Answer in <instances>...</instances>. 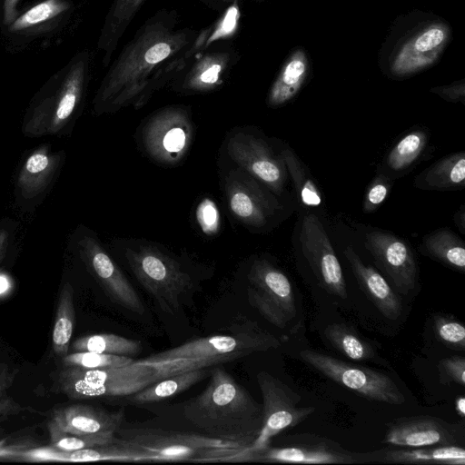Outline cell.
I'll use <instances>...</instances> for the list:
<instances>
[{"instance_id": "obj_1", "label": "cell", "mask_w": 465, "mask_h": 465, "mask_svg": "<svg viewBox=\"0 0 465 465\" xmlns=\"http://www.w3.org/2000/svg\"><path fill=\"white\" fill-rule=\"evenodd\" d=\"M195 37L192 29L178 28L174 11H158L109 67L94 96V112L114 113L130 104L143 107L194 56L190 46Z\"/></svg>"}, {"instance_id": "obj_2", "label": "cell", "mask_w": 465, "mask_h": 465, "mask_svg": "<svg viewBox=\"0 0 465 465\" xmlns=\"http://www.w3.org/2000/svg\"><path fill=\"white\" fill-rule=\"evenodd\" d=\"M181 410L196 431L248 450L262 427V405L223 367L211 368L207 387Z\"/></svg>"}, {"instance_id": "obj_3", "label": "cell", "mask_w": 465, "mask_h": 465, "mask_svg": "<svg viewBox=\"0 0 465 465\" xmlns=\"http://www.w3.org/2000/svg\"><path fill=\"white\" fill-rule=\"evenodd\" d=\"M281 340L248 321L232 326L230 334H216L188 341L135 361L153 371V382L170 376L230 362L254 352L278 348Z\"/></svg>"}, {"instance_id": "obj_4", "label": "cell", "mask_w": 465, "mask_h": 465, "mask_svg": "<svg viewBox=\"0 0 465 465\" xmlns=\"http://www.w3.org/2000/svg\"><path fill=\"white\" fill-rule=\"evenodd\" d=\"M114 440L150 456L151 462H236L248 449L232 441L214 439L196 430L167 429L153 422L125 424Z\"/></svg>"}, {"instance_id": "obj_5", "label": "cell", "mask_w": 465, "mask_h": 465, "mask_svg": "<svg viewBox=\"0 0 465 465\" xmlns=\"http://www.w3.org/2000/svg\"><path fill=\"white\" fill-rule=\"evenodd\" d=\"M90 55L78 53L67 64L57 85L38 97L30 106L23 124L29 137L57 134L72 119L84 92L89 73Z\"/></svg>"}, {"instance_id": "obj_6", "label": "cell", "mask_w": 465, "mask_h": 465, "mask_svg": "<svg viewBox=\"0 0 465 465\" xmlns=\"http://www.w3.org/2000/svg\"><path fill=\"white\" fill-rule=\"evenodd\" d=\"M125 259L137 281L157 305L165 312L174 313L181 297L193 284L191 275L179 262L150 243L128 246Z\"/></svg>"}, {"instance_id": "obj_7", "label": "cell", "mask_w": 465, "mask_h": 465, "mask_svg": "<svg viewBox=\"0 0 465 465\" xmlns=\"http://www.w3.org/2000/svg\"><path fill=\"white\" fill-rule=\"evenodd\" d=\"M153 371L135 361L121 367L84 369L64 366L58 390L70 399L130 396L153 383Z\"/></svg>"}, {"instance_id": "obj_8", "label": "cell", "mask_w": 465, "mask_h": 465, "mask_svg": "<svg viewBox=\"0 0 465 465\" xmlns=\"http://www.w3.org/2000/svg\"><path fill=\"white\" fill-rule=\"evenodd\" d=\"M299 357L326 378L368 401L391 405L405 402V396L396 382L381 371L309 349L301 351Z\"/></svg>"}, {"instance_id": "obj_9", "label": "cell", "mask_w": 465, "mask_h": 465, "mask_svg": "<svg viewBox=\"0 0 465 465\" xmlns=\"http://www.w3.org/2000/svg\"><path fill=\"white\" fill-rule=\"evenodd\" d=\"M243 461L297 464L373 463V452H356L328 438L310 433L288 435L282 445L268 446L247 454Z\"/></svg>"}, {"instance_id": "obj_10", "label": "cell", "mask_w": 465, "mask_h": 465, "mask_svg": "<svg viewBox=\"0 0 465 465\" xmlns=\"http://www.w3.org/2000/svg\"><path fill=\"white\" fill-rule=\"evenodd\" d=\"M247 300L270 323L285 329L297 316L292 282L279 268L264 259L253 262L247 274Z\"/></svg>"}, {"instance_id": "obj_11", "label": "cell", "mask_w": 465, "mask_h": 465, "mask_svg": "<svg viewBox=\"0 0 465 465\" xmlns=\"http://www.w3.org/2000/svg\"><path fill=\"white\" fill-rule=\"evenodd\" d=\"M257 383L262 398V427L242 461L247 454L268 446L280 432L302 423L315 411L312 406L301 405V395L267 371L257 374Z\"/></svg>"}, {"instance_id": "obj_12", "label": "cell", "mask_w": 465, "mask_h": 465, "mask_svg": "<svg viewBox=\"0 0 465 465\" xmlns=\"http://www.w3.org/2000/svg\"><path fill=\"white\" fill-rule=\"evenodd\" d=\"M193 138V125L183 108L172 106L153 114L144 124L142 142L156 162L172 165L186 153Z\"/></svg>"}, {"instance_id": "obj_13", "label": "cell", "mask_w": 465, "mask_h": 465, "mask_svg": "<svg viewBox=\"0 0 465 465\" xmlns=\"http://www.w3.org/2000/svg\"><path fill=\"white\" fill-rule=\"evenodd\" d=\"M300 242L319 284L330 294L346 299V283L341 263L322 223L315 214L303 217Z\"/></svg>"}, {"instance_id": "obj_14", "label": "cell", "mask_w": 465, "mask_h": 465, "mask_svg": "<svg viewBox=\"0 0 465 465\" xmlns=\"http://www.w3.org/2000/svg\"><path fill=\"white\" fill-rule=\"evenodd\" d=\"M78 248L86 268L110 300L125 310L143 315L145 312L143 302L99 241L92 235H84L78 241Z\"/></svg>"}, {"instance_id": "obj_15", "label": "cell", "mask_w": 465, "mask_h": 465, "mask_svg": "<svg viewBox=\"0 0 465 465\" xmlns=\"http://www.w3.org/2000/svg\"><path fill=\"white\" fill-rule=\"evenodd\" d=\"M227 152L240 169L261 182L277 194H281L286 181V167L282 156L273 154L262 139L244 133L232 135Z\"/></svg>"}, {"instance_id": "obj_16", "label": "cell", "mask_w": 465, "mask_h": 465, "mask_svg": "<svg viewBox=\"0 0 465 465\" xmlns=\"http://www.w3.org/2000/svg\"><path fill=\"white\" fill-rule=\"evenodd\" d=\"M386 429L384 442L397 447L460 445L463 441L460 424L429 415L397 418Z\"/></svg>"}, {"instance_id": "obj_17", "label": "cell", "mask_w": 465, "mask_h": 465, "mask_svg": "<svg viewBox=\"0 0 465 465\" xmlns=\"http://www.w3.org/2000/svg\"><path fill=\"white\" fill-rule=\"evenodd\" d=\"M366 247L396 292L407 295L414 290L418 268L415 256L405 241L389 232L373 231L366 234Z\"/></svg>"}, {"instance_id": "obj_18", "label": "cell", "mask_w": 465, "mask_h": 465, "mask_svg": "<svg viewBox=\"0 0 465 465\" xmlns=\"http://www.w3.org/2000/svg\"><path fill=\"white\" fill-rule=\"evenodd\" d=\"M224 191L231 213L253 228L264 227L277 207L276 202L240 168L228 173Z\"/></svg>"}, {"instance_id": "obj_19", "label": "cell", "mask_w": 465, "mask_h": 465, "mask_svg": "<svg viewBox=\"0 0 465 465\" xmlns=\"http://www.w3.org/2000/svg\"><path fill=\"white\" fill-rule=\"evenodd\" d=\"M450 38V28L442 23L431 24L410 37L399 48L391 64L398 76L412 74L433 64Z\"/></svg>"}, {"instance_id": "obj_20", "label": "cell", "mask_w": 465, "mask_h": 465, "mask_svg": "<svg viewBox=\"0 0 465 465\" xmlns=\"http://www.w3.org/2000/svg\"><path fill=\"white\" fill-rule=\"evenodd\" d=\"M124 421L123 410L109 411L90 405L74 404L56 409L48 426L74 434L114 438Z\"/></svg>"}, {"instance_id": "obj_21", "label": "cell", "mask_w": 465, "mask_h": 465, "mask_svg": "<svg viewBox=\"0 0 465 465\" xmlns=\"http://www.w3.org/2000/svg\"><path fill=\"white\" fill-rule=\"evenodd\" d=\"M343 253L367 298L385 318L397 320L401 315L402 302L384 277L363 263L351 246H347Z\"/></svg>"}, {"instance_id": "obj_22", "label": "cell", "mask_w": 465, "mask_h": 465, "mask_svg": "<svg viewBox=\"0 0 465 465\" xmlns=\"http://www.w3.org/2000/svg\"><path fill=\"white\" fill-rule=\"evenodd\" d=\"M373 463L465 465V449L460 445L382 449L373 452Z\"/></svg>"}, {"instance_id": "obj_23", "label": "cell", "mask_w": 465, "mask_h": 465, "mask_svg": "<svg viewBox=\"0 0 465 465\" xmlns=\"http://www.w3.org/2000/svg\"><path fill=\"white\" fill-rule=\"evenodd\" d=\"M232 55L228 52H211L198 57L184 75L173 84V89L183 94H202L214 90L223 83Z\"/></svg>"}, {"instance_id": "obj_24", "label": "cell", "mask_w": 465, "mask_h": 465, "mask_svg": "<svg viewBox=\"0 0 465 465\" xmlns=\"http://www.w3.org/2000/svg\"><path fill=\"white\" fill-rule=\"evenodd\" d=\"M60 162L58 153L43 145L35 150L24 163L17 179L21 194L31 199L42 193L51 183Z\"/></svg>"}, {"instance_id": "obj_25", "label": "cell", "mask_w": 465, "mask_h": 465, "mask_svg": "<svg viewBox=\"0 0 465 465\" xmlns=\"http://www.w3.org/2000/svg\"><path fill=\"white\" fill-rule=\"evenodd\" d=\"M145 1L113 0L97 42L104 66L109 64L121 38Z\"/></svg>"}, {"instance_id": "obj_26", "label": "cell", "mask_w": 465, "mask_h": 465, "mask_svg": "<svg viewBox=\"0 0 465 465\" xmlns=\"http://www.w3.org/2000/svg\"><path fill=\"white\" fill-rule=\"evenodd\" d=\"M308 59L305 53L298 49L282 65L267 96L270 107H279L291 101L300 91L308 74Z\"/></svg>"}, {"instance_id": "obj_27", "label": "cell", "mask_w": 465, "mask_h": 465, "mask_svg": "<svg viewBox=\"0 0 465 465\" xmlns=\"http://www.w3.org/2000/svg\"><path fill=\"white\" fill-rule=\"evenodd\" d=\"M417 187L429 190H458L465 185V153H455L433 163L416 179Z\"/></svg>"}, {"instance_id": "obj_28", "label": "cell", "mask_w": 465, "mask_h": 465, "mask_svg": "<svg viewBox=\"0 0 465 465\" xmlns=\"http://www.w3.org/2000/svg\"><path fill=\"white\" fill-rule=\"evenodd\" d=\"M72 7L69 0H43L18 15L6 26L7 32L16 35H34L51 27Z\"/></svg>"}, {"instance_id": "obj_29", "label": "cell", "mask_w": 465, "mask_h": 465, "mask_svg": "<svg viewBox=\"0 0 465 465\" xmlns=\"http://www.w3.org/2000/svg\"><path fill=\"white\" fill-rule=\"evenodd\" d=\"M210 373V368H203L167 377L130 395L128 401L142 405L167 400L203 381Z\"/></svg>"}, {"instance_id": "obj_30", "label": "cell", "mask_w": 465, "mask_h": 465, "mask_svg": "<svg viewBox=\"0 0 465 465\" xmlns=\"http://www.w3.org/2000/svg\"><path fill=\"white\" fill-rule=\"evenodd\" d=\"M427 254L460 272H465L463 242L451 231L444 228L427 235L423 241Z\"/></svg>"}, {"instance_id": "obj_31", "label": "cell", "mask_w": 465, "mask_h": 465, "mask_svg": "<svg viewBox=\"0 0 465 465\" xmlns=\"http://www.w3.org/2000/svg\"><path fill=\"white\" fill-rule=\"evenodd\" d=\"M74 319V290L65 282L59 294L52 334L53 350L57 357L63 358L68 353Z\"/></svg>"}, {"instance_id": "obj_32", "label": "cell", "mask_w": 465, "mask_h": 465, "mask_svg": "<svg viewBox=\"0 0 465 465\" xmlns=\"http://www.w3.org/2000/svg\"><path fill=\"white\" fill-rule=\"evenodd\" d=\"M323 336L337 351L350 360L362 361L377 357L373 347L346 324L327 325Z\"/></svg>"}, {"instance_id": "obj_33", "label": "cell", "mask_w": 465, "mask_h": 465, "mask_svg": "<svg viewBox=\"0 0 465 465\" xmlns=\"http://www.w3.org/2000/svg\"><path fill=\"white\" fill-rule=\"evenodd\" d=\"M73 351H94L131 357L141 350V342L113 333L83 336L71 345Z\"/></svg>"}, {"instance_id": "obj_34", "label": "cell", "mask_w": 465, "mask_h": 465, "mask_svg": "<svg viewBox=\"0 0 465 465\" xmlns=\"http://www.w3.org/2000/svg\"><path fill=\"white\" fill-rule=\"evenodd\" d=\"M281 156L302 204L307 208H319L322 203V197L305 166L289 148L282 149Z\"/></svg>"}, {"instance_id": "obj_35", "label": "cell", "mask_w": 465, "mask_h": 465, "mask_svg": "<svg viewBox=\"0 0 465 465\" xmlns=\"http://www.w3.org/2000/svg\"><path fill=\"white\" fill-rule=\"evenodd\" d=\"M427 143V134L413 131L402 137L388 154L386 163L391 171L400 172L411 166L420 155Z\"/></svg>"}, {"instance_id": "obj_36", "label": "cell", "mask_w": 465, "mask_h": 465, "mask_svg": "<svg viewBox=\"0 0 465 465\" xmlns=\"http://www.w3.org/2000/svg\"><path fill=\"white\" fill-rule=\"evenodd\" d=\"M133 361L131 357L94 351H73L62 358L63 366H76L84 369L121 367Z\"/></svg>"}, {"instance_id": "obj_37", "label": "cell", "mask_w": 465, "mask_h": 465, "mask_svg": "<svg viewBox=\"0 0 465 465\" xmlns=\"http://www.w3.org/2000/svg\"><path fill=\"white\" fill-rule=\"evenodd\" d=\"M433 331L437 339L446 347L465 350V327L458 320L443 314L433 315Z\"/></svg>"}, {"instance_id": "obj_38", "label": "cell", "mask_w": 465, "mask_h": 465, "mask_svg": "<svg viewBox=\"0 0 465 465\" xmlns=\"http://www.w3.org/2000/svg\"><path fill=\"white\" fill-rule=\"evenodd\" d=\"M50 438L53 446L61 451H74L86 448L110 444L114 438L74 434L50 427Z\"/></svg>"}, {"instance_id": "obj_39", "label": "cell", "mask_w": 465, "mask_h": 465, "mask_svg": "<svg viewBox=\"0 0 465 465\" xmlns=\"http://www.w3.org/2000/svg\"><path fill=\"white\" fill-rule=\"evenodd\" d=\"M240 15L238 3L234 1L216 23L204 29L205 48L217 40L232 37L237 31Z\"/></svg>"}, {"instance_id": "obj_40", "label": "cell", "mask_w": 465, "mask_h": 465, "mask_svg": "<svg viewBox=\"0 0 465 465\" xmlns=\"http://www.w3.org/2000/svg\"><path fill=\"white\" fill-rule=\"evenodd\" d=\"M196 220L202 232L209 236L220 229L221 218L218 208L211 199H203L197 206Z\"/></svg>"}, {"instance_id": "obj_41", "label": "cell", "mask_w": 465, "mask_h": 465, "mask_svg": "<svg viewBox=\"0 0 465 465\" xmlns=\"http://www.w3.org/2000/svg\"><path fill=\"white\" fill-rule=\"evenodd\" d=\"M440 380L442 383L454 382L465 385V358L453 355L441 359L438 363Z\"/></svg>"}, {"instance_id": "obj_42", "label": "cell", "mask_w": 465, "mask_h": 465, "mask_svg": "<svg viewBox=\"0 0 465 465\" xmlns=\"http://www.w3.org/2000/svg\"><path fill=\"white\" fill-rule=\"evenodd\" d=\"M390 188L391 183L386 177L383 175L377 177L368 188L363 202V211L371 213L376 210L386 199Z\"/></svg>"}, {"instance_id": "obj_43", "label": "cell", "mask_w": 465, "mask_h": 465, "mask_svg": "<svg viewBox=\"0 0 465 465\" xmlns=\"http://www.w3.org/2000/svg\"><path fill=\"white\" fill-rule=\"evenodd\" d=\"M442 98L451 102H462L465 98V84L463 82L455 83L448 86L435 87L430 90Z\"/></svg>"}, {"instance_id": "obj_44", "label": "cell", "mask_w": 465, "mask_h": 465, "mask_svg": "<svg viewBox=\"0 0 465 465\" xmlns=\"http://www.w3.org/2000/svg\"><path fill=\"white\" fill-rule=\"evenodd\" d=\"M20 0H2V24L5 26L13 23L19 15L17 5Z\"/></svg>"}, {"instance_id": "obj_45", "label": "cell", "mask_w": 465, "mask_h": 465, "mask_svg": "<svg viewBox=\"0 0 465 465\" xmlns=\"http://www.w3.org/2000/svg\"><path fill=\"white\" fill-rule=\"evenodd\" d=\"M22 409L11 398L0 400V420L8 415L17 413Z\"/></svg>"}, {"instance_id": "obj_46", "label": "cell", "mask_w": 465, "mask_h": 465, "mask_svg": "<svg viewBox=\"0 0 465 465\" xmlns=\"http://www.w3.org/2000/svg\"><path fill=\"white\" fill-rule=\"evenodd\" d=\"M12 380L13 378H11L7 369H2L0 367V400L8 398L6 391L12 382Z\"/></svg>"}, {"instance_id": "obj_47", "label": "cell", "mask_w": 465, "mask_h": 465, "mask_svg": "<svg viewBox=\"0 0 465 465\" xmlns=\"http://www.w3.org/2000/svg\"><path fill=\"white\" fill-rule=\"evenodd\" d=\"M10 234L7 230L0 228V262L2 261L8 243H9Z\"/></svg>"}, {"instance_id": "obj_48", "label": "cell", "mask_w": 465, "mask_h": 465, "mask_svg": "<svg viewBox=\"0 0 465 465\" xmlns=\"http://www.w3.org/2000/svg\"><path fill=\"white\" fill-rule=\"evenodd\" d=\"M455 410L460 418H462V419L465 418V398H464V396H459L456 398Z\"/></svg>"}, {"instance_id": "obj_49", "label": "cell", "mask_w": 465, "mask_h": 465, "mask_svg": "<svg viewBox=\"0 0 465 465\" xmlns=\"http://www.w3.org/2000/svg\"><path fill=\"white\" fill-rule=\"evenodd\" d=\"M464 216H465V213H464V208L461 207L460 210L456 214V217L455 218V221H456V224L460 227V230L464 232V226H465V219H464Z\"/></svg>"}, {"instance_id": "obj_50", "label": "cell", "mask_w": 465, "mask_h": 465, "mask_svg": "<svg viewBox=\"0 0 465 465\" xmlns=\"http://www.w3.org/2000/svg\"><path fill=\"white\" fill-rule=\"evenodd\" d=\"M8 287L7 282L4 278H0V294L6 291Z\"/></svg>"}]
</instances>
